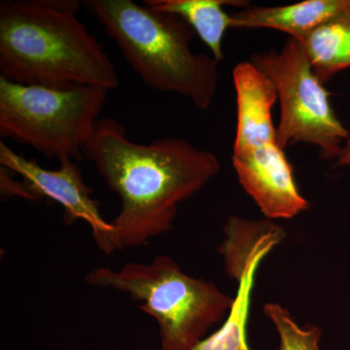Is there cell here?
Masks as SVG:
<instances>
[{
    "label": "cell",
    "mask_w": 350,
    "mask_h": 350,
    "mask_svg": "<svg viewBox=\"0 0 350 350\" xmlns=\"http://www.w3.org/2000/svg\"><path fill=\"white\" fill-rule=\"evenodd\" d=\"M82 152L121 200V211L110 222L108 255L139 247L172 231L178 204L197 194L221 169L215 154L184 138L131 142L123 124L110 117L98 120Z\"/></svg>",
    "instance_id": "1"
},
{
    "label": "cell",
    "mask_w": 350,
    "mask_h": 350,
    "mask_svg": "<svg viewBox=\"0 0 350 350\" xmlns=\"http://www.w3.org/2000/svg\"><path fill=\"white\" fill-rule=\"evenodd\" d=\"M59 167L44 169L36 159H27L0 142L1 200L21 198L32 202L49 200L64 209L66 225L81 219L91 227L96 245L108 255L113 227L101 216L98 202L92 199L81 170L68 156L59 158Z\"/></svg>",
    "instance_id": "7"
},
{
    "label": "cell",
    "mask_w": 350,
    "mask_h": 350,
    "mask_svg": "<svg viewBox=\"0 0 350 350\" xmlns=\"http://www.w3.org/2000/svg\"><path fill=\"white\" fill-rule=\"evenodd\" d=\"M82 6L147 86L178 94L198 109L211 107L218 88L219 62L193 52L196 32L186 20L133 0H82Z\"/></svg>",
    "instance_id": "3"
},
{
    "label": "cell",
    "mask_w": 350,
    "mask_h": 350,
    "mask_svg": "<svg viewBox=\"0 0 350 350\" xmlns=\"http://www.w3.org/2000/svg\"><path fill=\"white\" fill-rule=\"evenodd\" d=\"M350 11V0H306L288 5L248 6L231 14L232 29H271L300 41L326 21Z\"/></svg>",
    "instance_id": "11"
},
{
    "label": "cell",
    "mask_w": 350,
    "mask_h": 350,
    "mask_svg": "<svg viewBox=\"0 0 350 350\" xmlns=\"http://www.w3.org/2000/svg\"><path fill=\"white\" fill-rule=\"evenodd\" d=\"M264 312L271 320L280 335L278 350H319L322 331L319 327L299 326L286 308L280 304H267L264 306Z\"/></svg>",
    "instance_id": "14"
},
{
    "label": "cell",
    "mask_w": 350,
    "mask_h": 350,
    "mask_svg": "<svg viewBox=\"0 0 350 350\" xmlns=\"http://www.w3.org/2000/svg\"><path fill=\"white\" fill-rule=\"evenodd\" d=\"M250 62L271 80L280 100L278 144H308L325 161H337L350 137L330 103L331 94L313 73L300 43L288 38L282 49L254 53Z\"/></svg>",
    "instance_id": "6"
},
{
    "label": "cell",
    "mask_w": 350,
    "mask_h": 350,
    "mask_svg": "<svg viewBox=\"0 0 350 350\" xmlns=\"http://www.w3.org/2000/svg\"><path fill=\"white\" fill-rule=\"evenodd\" d=\"M285 237L284 230L273 223L250 254L239 262L226 266L228 275L239 283L231 312L215 333L204 338L192 350H251L247 342V323L258 268L264 258L282 243Z\"/></svg>",
    "instance_id": "10"
},
{
    "label": "cell",
    "mask_w": 350,
    "mask_h": 350,
    "mask_svg": "<svg viewBox=\"0 0 350 350\" xmlns=\"http://www.w3.org/2000/svg\"><path fill=\"white\" fill-rule=\"evenodd\" d=\"M232 167L267 219L293 218L310 209L297 187L293 167L278 142L232 155Z\"/></svg>",
    "instance_id": "8"
},
{
    "label": "cell",
    "mask_w": 350,
    "mask_h": 350,
    "mask_svg": "<svg viewBox=\"0 0 350 350\" xmlns=\"http://www.w3.org/2000/svg\"><path fill=\"white\" fill-rule=\"evenodd\" d=\"M349 165H350V137L345 142L340 156H338L337 161H336L334 167H342Z\"/></svg>",
    "instance_id": "15"
},
{
    "label": "cell",
    "mask_w": 350,
    "mask_h": 350,
    "mask_svg": "<svg viewBox=\"0 0 350 350\" xmlns=\"http://www.w3.org/2000/svg\"><path fill=\"white\" fill-rule=\"evenodd\" d=\"M145 5L160 12L180 16L192 27L217 62L224 59L222 45L225 32L232 27L231 15L224 6H250L243 0H145Z\"/></svg>",
    "instance_id": "12"
},
{
    "label": "cell",
    "mask_w": 350,
    "mask_h": 350,
    "mask_svg": "<svg viewBox=\"0 0 350 350\" xmlns=\"http://www.w3.org/2000/svg\"><path fill=\"white\" fill-rule=\"evenodd\" d=\"M90 285L113 288L140 301L156 319L163 350H192L209 329L227 319L234 299L213 282L192 278L167 255L150 262H126L118 271L98 267L85 276Z\"/></svg>",
    "instance_id": "4"
},
{
    "label": "cell",
    "mask_w": 350,
    "mask_h": 350,
    "mask_svg": "<svg viewBox=\"0 0 350 350\" xmlns=\"http://www.w3.org/2000/svg\"><path fill=\"white\" fill-rule=\"evenodd\" d=\"M78 0H2L0 77L53 90L116 89L103 45L78 18Z\"/></svg>",
    "instance_id": "2"
},
{
    "label": "cell",
    "mask_w": 350,
    "mask_h": 350,
    "mask_svg": "<svg viewBox=\"0 0 350 350\" xmlns=\"http://www.w3.org/2000/svg\"><path fill=\"white\" fill-rule=\"evenodd\" d=\"M237 96V129L232 155L278 142L273 108L278 100L271 80L250 62L232 70Z\"/></svg>",
    "instance_id": "9"
},
{
    "label": "cell",
    "mask_w": 350,
    "mask_h": 350,
    "mask_svg": "<svg viewBox=\"0 0 350 350\" xmlns=\"http://www.w3.org/2000/svg\"><path fill=\"white\" fill-rule=\"evenodd\" d=\"M298 42L313 73L327 84L337 73L350 68V11L326 21Z\"/></svg>",
    "instance_id": "13"
},
{
    "label": "cell",
    "mask_w": 350,
    "mask_h": 350,
    "mask_svg": "<svg viewBox=\"0 0 350 350\" xmlns=\"http://www.w3.org/2000/svg\"><path fill=\"white\" fill-rule=\"evenodd\" d=\"M109 90H53L0 77V137L27 145L47 158L85 160L91 135Z\"/></svg>",
    "instance_id": "5"
}]
</instances>
